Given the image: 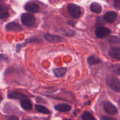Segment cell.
Segmentation results:
<instances>
[{
    "instance_id": "obj_22",
    "label": "cell",
    "mask_w": 120,
    "mask_h": 120,
    "mask_svg": "<svg viewBox=\"0 0 120 120\" xmlns=\"http://www.w3.org/2000/svg\"><path fill=\"white\" fill-rule=\"evenodd\" d=\"M109 42L113 44H120V39L117 36H111L109 39Z\"/></svg>"
},
{
    "instance_id": "obj_24",
    "label": "cell",
    "mask_w": 120,
    "mask_h": 120,
    "mask_svg": "<svg viewBox=\"0 0 120 120\" xmlns=\"http://www.w3.org/2000/svg\"><path fill=\"white\" fill-rule=\"evenodd\" d=\"M101 120H117L116 118H111V117H107V116H102L101 117Z\"/></svg>"
},
{
    "instance_id": "obj_23",
    "label": "cell",
    "mask_w": 120,
    "mask_h": 120,
    "mask_svg": "<svg viewBox=\"0 0 120 120\" xmlns=\"http://www.w3.org/2000/svg\"><path fill=\"white\" fill-rule=\"evenodd\" d=\"M64 35L66 36H72L76 35V31L73 29H68L67 31L65 32Z\"/></svg>"
},
{
    "instance_id": "obj_2",
    "label": "cell",
    "mask_w": 120,
    "mask_h": 120,
    "mask_svg": "<svg viewBox=\"0 0 120 120\" xmlns=\"http://www.w3.org/2000/svg\"><path fill=\"white\" fill-rule=\"evenodd\" d=\"M21 22L26 26L32 27L35 25L36 19L35 16L30 13H23L21 16Z\"/></svg>"
},
{
    "instance_id": "obj_29",
    "label": "cell",
    "mask_w": 120,
    "mask_h": 120,
    "mask_svg": "<svg viewBox=\"0 0 120 120\" xmlns=\"http://www.w3.org/2000/svg\"><path fill=\"white\" fill-rule=\"evenodd\" d=\"M118 107H119L120 110V100L118 101Z\"/></svg>"
},
{
    "instance_id": "obj_11",
    "label": "cell",
    "mask_w": 120,
    "mask_h": 120,
    "mask_svg": "<svg viewBox=\"0 0 120 120\" xmlns=\"http://www.w3.org/2000/svg\"><path fill=\"white\" fill-rule=\"evenodd\" d=\"M109 56L116 59L120 60V48L112 47L109 51Z\"/></svg>"
},
{
    "instance_id": "obj_5",
    "label": "cell",
    "mask_w": 120,
    "mask_h": 120,
    "mask_svg": "<svg viewBox=\"0 0 120 120\" xmlns=\"http://www.w3.org/2000/svg\"><path fill=\"white\" fill-rule=\"evenodd\" d=\"M103 108L105 112L109 114H115L117 112V109L116 106L109 101H103Z\"/></svg>"
},
{
    "instance_id": "obj_16",
    "label": "cell",
    "mask_w": 120,
    "mask_h": 120,
    "mask_svg": "<svg viewBox=\"0 0 120 120\" xmlns=\"http://www.w3.org/2000/svg\"><path fill=\"white\" fill-rule=\"evenodd\" d=\"M67 68H60L54 69L53 70L54 75L57 77H61L64 76L67 72Z\"/></svg>"
},
{
    "instance_id": "obj_30",
    "label": "cell",
    "mask_w": 120,
    "mask_h": 120,
    "mask_svg": "<svg viewBox=\"0 0 120 120\" xmlns=\"http://www.w3.org/2000/svg\"><path fill=\"white\" fill-rule=\"evenodd\" d=\"M70 120V119H65V120Z\"/></svg>"
},
{
    "instance_id": "obj_27",
    "label": "cell",
    "mask_w": 120,
    "mask_h": 120,
    "mask_svg": "<svg viewBox=\"0 0 120 120\" xmlns=\"http://www.w3.org/2000/svg\"><path fill=\"white\" fill-rule=\"evenodd\" d=\"M66 23H68V24L69 25H70L73 26L74 25H75V22H73V21H67Z\"/></svg>"
},
{
    "instance_id": "obj_14",
    "label": "cell",
    "mask_w": 120,
    "mask_h": 120,
    "mask_svg": "<svg viewBox=\"0 0 120 120\" xmlns=\"http://www.w3.org/2000/svg\"><path fill=\"white\" fill-rule=\"evenodd\" d=\"M22 108L24 110H30L32 109V104L31 101L28 98H23L20 102Z\"/></svg>"
},
{
    "instance_id": "obj_3",
    "label": "cell",
    "mask_w": 120,
    "mask_h": 120,
    "mask_svg": "<svg viewBox=\"0 0 120 120\" xmlns=\"http://www.w3.org/2000/svg\"><path fill=\"white\" fill-rule=\"evenodd\" d=\"M68 11L69 14L73 18L77 19L81 15V8L77 4H69L68 5Z\"/></svg>"
},
{
    "instance_id": "obj_13",
    "label": "cell",
    "mask_w": 120,
    "mask_h": 120,
    "mask_svg": "<svg viewBox=\"0 0 120 120\" xmlns=\"http://www.w3.org/2000/svg\"><path fill=\"white\" fill-rule=\"evenodd\" d=\"M90 9L93 12L96 13V14H100L102 12V7L100 4L97 3V2H93L90 4Z\"/></svg>"
},
{
    "instance_id": "obj_10",
    "label": "cell",
    "mask_w": 120,
    "mask_h": 120,
    "mask_svg": "<svg viewBox=\"0 0 120 120\" xmlns=\"http://www.w3.org/2000/svg\"><path fill=\"white\" fill-rule=\"evenodd\" d=\"M9 16V13L8 11V7L6 5H0V19L1 20H4L8 18Z\"/></svg>"
},
{
    "instance_id": "obj_15",
    "label": "cell",
    "mask_w": 120,
    "mask_h": 120,
    "mask_svg": "<svg viewBox=\"0 0 120 120\" xmlns=\"http://www.w3.org/2000/svg\"><path fill=\"white\" fill-rule=\"evenodd\" d=\"M25 97H26V96L19 92H12L8 94V98L10 99H23Z\"/></svg>"
},
{
    "instance_id": "obj_8",
    "label": "cell",
    "mask_w": 120,
    "mask_h": 120,
    "mask_svg": "<svg viewBox=\"0 0 120 120\" xmlns=\"http://www.w3.org/2000/svg\"><path fill=\"white\" fill-rule=\"evenodd\" d=\"M43 37L48 42L52 43H60L64 41V39L58 35H52L50 34H46L43 35Z\"/></svg>"
},
{
    "instance_id": "obj_21",
    "label": "cell",
    "mask_w": 120,
    "mask_h": 120,
    "mask_svg": "<svg viewBox=\"0 0 120 120\" xmlns=\"http://www.w3.org/2000/svg\"><path fill=\"white\" fill-rule=\"evenodd\" d=\"M112 72L118 75H120V64H117L111 66Z\"/></svg>"
},
{
    "instance_id": "obj_26",
    "label": "cell",
    "mask_w": 120,
    "mask_h": 120,
    "mask_svg": "<svg viewBox=\"0 0 120 120\" xmlns=\"http://www.w3.org/2000/svg\"><path fill=\"white\" fill-rule=\"evenodd\" d=\"M8 120H19L18 118L16 116H11L9 118H8Z\"/></svg>"
},
{
    "instance_id": "obj_12",
    "label": "cell",
    "mask_w": 120,
    "mask_h": 120,
    "mask_svg": "<svg viewBox=\"0 0 120 120\" xmlns=\"http://www.w3.org/2000/svg\"><path fill=\"white\" fill-rule=\"evenodd\" d=\"M55 109L59 112H69L71 110V106L68 104L63 103L56 105L55 106Z\"/></svg>"
},
{
    "instance_id": "obj_20",
    "label": "cell",
    "mask_w": 120,
    "mask_h": 120,
    "mask_svg": "<svg viewBox=\"0 0 120 120\" xmlns=\"http://www.w3.org/2000/svg\"><path fill=\"white\" fill-rule=\"evenodd\" d=\"M82 120H96L95 117L93 116L92 114L89 111H85L82 115Z\"/></svg>"
},
{
    "instance_id": "obj_1",
    "label": "cell",
    "mask_w": 120,
    "mask_h": 120,
    "mask_svg": "<svg viewBox=\"0 0 120 120\" xmlns=\"http://www.w3.org/2000/svg\"><path fill=\"white\" fill-rule=\"evenodd\" d=\"M106 83L108 86L115 92L120 93V82L118 79L113 76H107Z\"/></svg>"
},
{
    "instance_id": "obj_28",
    "label": "cell",
    "mask_w": 120,
    "mask_h": 120,
    "mask_svg": "<svg viewBox=\"0 0 120 120\" xmlns=\"http://www.w3.org/2000/svg\"><path fill=\"white\" fill-rule=\"evenodd\" d=\"M90 104V101H87V103H85V105H87V104Z\"/></svg>"
},
{
    "instance_id": "obj_19",
    "label": "cell",
    "mask_w": 120,
    "mask_h": 120,
    "mask_svg": "<svg viewBox=\"0 0 120 120\" xmlns=\"http://www.w3.org/2000/svg\"><path fill=\"white\" fill-rule=\"evenodd\" d=\"M35 109H36V111L41 112V113L46 114H49L51 113L50 110H48L47 108L43 106V105H39V104H36L35 105Z\"/></svg>"
},
{
    "instance_id": "obj_7",
    "label": "cell",
    "mask_w": 120,
    "mask_h": 120,
    "mask_svg": "<svg viewBox=\"0 0 120 120\" xmlns=\"http://www.w3.org/2000/svg\"><path fill=\"white\" fill-rule=\"evenodd\" d=\"M24 8L26 11L31 13H36L39 11L40 7L38 4L33 2H28L25 5Z\"/></svg>"
},
{
    "instance_id": "obj_18",
    "label": "cell",
    "mask_w": 120,
    "mask_h": 120,
    "mask_svg": "<svg viewBox=\"0 0 120 120\" xmlns=\"http://www.w3.org/2000/svg\"><path fill=\"white\" fill-rule=\"evenodd\" d=\"M87 62H88V64H89V65L92 66V65H94V64H96L100 63L101 60L99 58L96 57V56H90L88 57Z\"/></svg>"
},
{
    "instance_id": "obj_6",
    "label": "cell",
    "mask_w": 120,
    "mask_h": 120,
    "mask_svg": "<svg viewBox=\"0 0 120 120\" xmlns=\"http://www.w3.org/2000/svg\"><path fill=\"white\" fill-rule=\"evenodd\" d=\"M5 29L7 31L18 32L22 31L23 30V28L21 26V25L19 24L17 22H11L6 25Z\"/></svg>"
},
{
    "instance_id": "obj_4",
    "label": "cell",
    "mask_w": 120,
    "mask_h": 120,
    "mask_svg": "<svg viewBox=\"0 0 120 120\" xmlns=\"http://www.w3.org/2000/svg\"><path fill=\"white\" fill-rule=\"evenodd\" d=\"M111 33V30L105 26L97 27L95 30V34L97 38H103L109 36Z\"/></svg>"
},
{
    "instance_id": "obj_9",
    "label": "cell",
    "mask_w": 120,
    "mask_h": 120,
    "mask_svg": "<svg viewBox=\"0 0 120 120\" xmlns=\"http://www.w3.org/2000/svg\"><path fill=\"white\" fill-rule=\"evenodd\" d=\"M117 14L114 11H109L104 15V20L108 23H113L117 20Z\"/></svg>"
},
{
    "instance_id": "obj_25",
    "label": "cell",
    "mask_w": 120,
    "mask_h": 120,
    "mask_svg": "<svg viewBox=\"0 0 120 120\" xmlns=\"http://www.w3.org/2000/svg\"><path fill=\"white\" fill-rule=\"evenodd\" d=\"M114 7L116 8V9L120 10V1H116L114 4H113Z\"/></svg>"
},
{
    "instance_id": "obj_17",
    "label": "cell",
    "mask_w": 120,
    "mask_h": 120,
    "mask_svg": "<svg viewBox=\"0 0 120 120\" xmlns=\"http://www.w3.org/2000/svg\"><path fill=\"white\" fill-rule=\"evenodd\" d=\"M38 41V39L36 38H29L27 40H26V41L25 42H23V43L22 44H18L16 45V52H19V51L21 50V49H22V48H23V46L26 45L27 43H30V42H37Z\"/></svg>"
}]
</instances>
